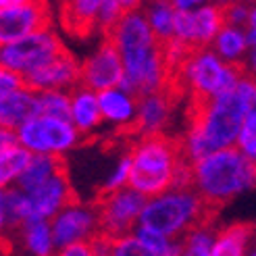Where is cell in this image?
Masks as SVG:
<instances>
[{
  "mask_svg": "<svg viewBox=\"0 0 256 256\" xmlns=\"http://www.w3.org/2000/svg\"><path fill=\"white\" fill-rule=\"evenodd\" d=\"M25 84H23V80L19 78V75H15V73H10V71L0 67V98L10 94V92H15V90H19Z\"/></svg>",
  "mask_w": 256,
  "mask_h": 256,
  "instance_id": "36",
  "label": "cell"
},
{
  "mask_svg": "<svg viewBox=\"0 0 256 256\" xmlns=\"http://www.w3.org/2000/svg\"><path fill=\"white\" fill-rule=\"evenodd\" d=\"M223 19H225V25H234V28L244 30L250 21L256 19L254 0H238V2L225 4L223 6Z\"/></svg>",
  "mask_w": 256,
  "mask_h": 256,
  "instance_id": "31",
  "label": "cell"
},
{
  "mask_svg": "<svg viewBox=\"0 0 256 256\" xmlns=\"http://www.w3.org/2000/svg\"><path fill=\"white\" fill-rule=\"evenodd\" d=\"M144 19L148 23L150 32L154 34L158 42H167L173 36V23H175V8L169 0H148L142 6Z\"/></svg>",
  "mask_w": 256,
  "mask_h": 256,
  "instance_id": "24",
  "label": "cell"
},
{
  "mask_svg": "<svg viewBox=\"0 0 256 256\" xmlns=\"http://www.w3.org/2000/svg\"><path fill=\"white\" fill-rule=\"evenodd\" d=\"M32 114H36V92L30 88L23 86L0 98V125L17 130Z\"/></svg>",
  "mask_w": 256,
  "mask_h": 256,
  "instance_id": "22",
  "label": "cell"
},
{
  "mask_svg": "<svg viewBox=\"0 0 256 256\" xmlns=\"http://www.w3.org/2000/svg\"><path fill=\"white\" fill-rule=\"evenodd\" d=\"M216 227L210 221H202L182 238V250L194 256H210Z\"/></svg>",
  "mask_w": 256,
  "mask_h": 256,
  "instance_id": "29",
  "label": "cell"
},
{
  "mask_svg": "<svg viewBox=\"0 0 256 256\" xmlns=\"http://www.w3.org/2000/svg\"><path fill=\"white\" fill-rule=\"evenodd\" d=\"M225 25L223 6L216 2L202 4L194 10H175L173 40L194 48H208L214 36Z\"/></svg>",
  "mask_w": 256,
  "mask_h": 256,
  "instance_id": "11",
  "label": "cell"
},
{
  "mask_svg": "<svg viewBox=\"0 0 256 256\" xmlns=\"http://www.w3.org/2000/svg\"><path fill=\"white\" fill-rule=\"evenodd\" d=\"M208 48L219 58H223L225 62L236 65V67H244V60H246L248 52L252 50L248 46L244 30L234 28V25H223V28L219 30V34L214 36V40H212V44Z\"/></svg>",
  "mask_w": 256,
  "mask_h": 256,
  "instance_id": "20",
  "label": "cell"
},
{
  "mask_svg": "<svg viewBox=\"0 0 256 256\" xmlns=\"http://www.w3.org/2000/svg\"><path fill=\"white\" fill-rule=\"evenodd\" d=\"M192 52V48L182 44L179 40H167L162 42V56H164V62H167V67L171 73H177V69L182 67V62L188 58V54Z\"/></svg>",
  "mask_w": 256,
  "mask_h": 256,
  "instance_id": "35",
  "label": "cell"
},
{
  "mask_svg": "<svg viewBox=\"0 0 256 256\" xmlns=\"http://www.w3.org/2000/svg\"><path fill=\"white\" fill-rule=\"evenodd\" d=\"M110 242H112V238L98 234L90 240V248H92L94 256H110Z\"/></svg>",
  "mask_w": 256,
  "mask_h": 256,
  "instance_id": "38",
  "label": "cell"
},
{
  "mask_svg": "<svg viewBox=\"0 0 256 256\" xmlns=\"http://www.w3.org/2000/svg\"><path fill=\"white\" fill-rule=\"evenodd\" d=\"M236 148L246 158L256 162V106L246 114L236 138Z\"/></svg>",
  "mask_w": 256,
  "mask_h": 256,
  "instance_id": "30",
  "label": "cell"
},
{
  "mask_svg": "<svg viewBox=\"0 0 256 256\" xmlns=\"http://www.w3.org/2000/svg\"><path fill=\"white\" fill-rule=\"evenodd\" d=\"M175 10H194L202 4H208L212 0H169Z\"/></svg>",
  "mask_w": 256,
  "mask_h": 256,
  "instance_id": "41",
  "label": "cell"
},
{
  "mask_svg": "<svg viewBox=\"0 0 256 256\" xmlns=\"http://www.w3.org/2000/svg\"><path fill=\"white\" fill-rule=\"evenodd\" d=\"M50 10L46 0H30L25 4L0 8V46L21 40L28 34L48 25Z\"/></svg>",
  "mask_w": 256,
  "mask_h": 256,
  "instance_id": "14",
  "label": "cell"
},
{
  "mask_svg": "<svg viewBox=\"0 0 256 256\" xmlns=\"http://www.w3.org/2000/svg\"><path fill=\"white\" fill-rule=\"evenodd\" d=\"M106 38L117 48L121 58L123 80L119 86L123 90L134 96L167 90L171 71L162 56V42L150 32L142 8L125 10Z\"/></svg>",
  "mask_w": 256,
  "mask_h": 256,
  "instance_id": "2",
  "label": "cell"
},
{
  "mask_svg": "<svg viewBox=\"0 0 256 256\" xmlns=\"http://www.w3.org/2000/svg\"><path fill=\"white\" fill-rule=\"evenodd\" d=\"M60 50L62 42L58 34L50 25H44L21 40L0 46V67L23 80L42 65H46L50 58H54Z\"/></svg>",
  "mask_w": 256,
  "mask_h": 256,
  "instance_id": "8",
  "label": "cell"
},
{
  "mask_svg": "<svg viewBox=\"0 0 256 256\" xmlns=\"http://www.w3.org/2000/svg\"><path fill=\"white\" fill-rule=\"evenodd\" d=\"M144 200L146 198L142 194H138L136 190H132L130 186L108 192V194H100L96 202L100 234H104L108 238L132 234L140 221Z\"/></svg>",
  "mask_w": 256,
  "mask_h": 256,
  "instance_id": "9",
  "label": "cell"
},
{
  "mask_svg": "<svg viewBox=\"0 0 256 256\" xmlns=\"http://www.w3.org/2000/svg\"><path fill=\"white\" fill-rule=\"evenodd\" d=\"M134 236L142 242V244L154 254V256H179L182 254V240L167 238L154 229L144 227V225H136Z\"/></svg>",
  "mask_w": 256,
  "mask_h": 256,
  "instance_id": "27",
  "label": "cell"
},
{
  "mask_svg": "<svg viewBox=\"0 0 256 256\" xmlns=\"http://www.w3.org/2000/svg\"><path fill=\"white\" fill-rule=\"evenodd\" d=\"M69 121L82 136L94 134L104 125L100 117L98 96L94 90L75 86L69 92Z\"/></svg>",
  "mask_w": 256,
  "mask_h": 256,
  "instance_id": "18",
  "label": "cell"
},
{
  "mask_svg": "<svg viewBox=\"0 0 256 256\" xmlns=\"http://www.w3.org/2000/svg\"><path fill=\"white\" fill-rule=\"evenodd\" d=\"M130 186L144 198L156 196L173 186H190V162L179 144L167 136H144L127 152Z\"/></svg>",
  "mask_w": 256,
  "mask_h": 256,
  "instance_id": "4",
  "label": "cell"
},
{
  "mask_svg": "<svg viewBox=\"0 0 256 256\" xmlns=\"http://www.w3.org/2000/svg\"><path fill=\"white\" fill-rule=\"evenodd\" d=\"M110 256H154V254H152L132 232V234H125L119 238H112Z\"/></svg>",
  "mask_w": 256,
  "mask_h": 256,
  "instance_id": "34",
  "label": "cell"
},
{
  "mask_svg": "<svg viewBox=\"0 0 256 256\" xmlns=\"http://www.w3.org/2000/svg\"><path fill=\"white\" fill-rule=\"evenodd\" d=\"M244 73L242 67L229 65L210 48H194L177 69L184 88L194 96V102H204L229 90Z\"/></svg>",
  "mask_w": 256,
  "mask_h": 256,
  "instance_id": "6",
  "label": "cell"
},
{
  "mask_svg": "<svg viewBox=\"0 0 256 256\" xmlns=\"http://www.w3.org/2000/svg\"><path fill=\"white\" fill-rule=\"evenodd\" d=\"M54 256H94L92 248H90V242H80V244H69L56 248Z\"/></svg>",
  "mask_w": 256,
  "mask_h": 256,
  "instance_id": "37",
  "label": "cell"
},
{
  "mask_svg": "<svg viewBox=\"0 0 256 256\" xmlns=\"http://www.w3.org/2000/svg\"><path fill=\"white\" fill-rule=\"evenodd\" d=\"M148 0H119V4L125 8V10H136V8H142Z\"/></svg>",
  "mask_w": 256,
  "mask_h": 256,
  "instance_id": "42",
  "label": "cell"
},
{
  "mask_svg": "<svg viewBox=\"0 0 256 256\" xmlns=\"http://www.w3.org/2000/svg\"><path fill=\"white\" fill-rule=\"evenodd\" d=\"M48 223L56 248L90 242L94 236L100 234L96 202H86L78 198L65 204Z\"/></svg>",
  "mask_w": 256,
  "mask_h": 256,
  "instance_id": "10",
  "label": "cell"
},
{
  "mask_svg": "<svg viewBox=\"0 0 256 256\" xmlns=\"http://www.w3.org/2000/svg\"><path fill=\"white\" fill-rule=\"evenodd\" d=\"M212 2H216V4L225 6V4H229V2H238V0H212Z\"/></svg>",
  "mask_w": 256,
  "mask_h": 256,
  "instance_id": "44",
  "label": "cell"
},
{
  "mask_svg": "<svg viewBox=\"0 0 256 256\" xmlns=\"http://www.w3.org/2000/svg\"><path fill=\"white\" fill-rule=\"evenodd\" d=\"M65 167L67 164L62 158L46 156V154H30L23 171L19 173L17 182H15V188H19L21 192H30L40 184H44L46 179H50L52 175H56L58 171H62Z\"/></svg>",
  "mask_w": 256,
  "mask_h": 256,
  "instance_id": "23",
  "label": "cell"
},
{
  "mask_svg": "<svg viewBox=\"0 0 256 256\" xmlns=\"http://www.w3.org/2000/svg\"><path fill=\"white\" fill-rule=\"evenodd\" d=\"M256 106V82L252 73H242L223 94L196 102L179 150L188 162L200 160L214 150L236 146L244 117Z\"/></svg>",
  "mask_w": 256,
  "mask_h": 256,
  "instance_id": "1",
  "label": "cell"
},
{
  "mask_svg": "<svg viewBox=\"0 0 256 256\" xmlns=\"http://www.w3.org/2000/svg\"><path fill=\"white\" fill-rule=\"evenodd\" d=\"M12 146H17V134L6 125H0V152H4Z\"/></svg>",
  "mask_w": 256,
  "mask_h": 256,
  "instance_id": "40",
  "label": "cell"
},
{
  "mask_svg": "<svg viewBox=\"0 0 256 256\" xmlns=\"http://www.w3.org/2000/svg\"><path fill=\"white\" fill-rule=\"evenodd\" d=\"M6 190H0V240H4L10 232L12 225L8 221V210H6Z\"/></svg>",
  "mask_w": 256,
  "mask_h": 256,
  "instance_id": "39",
  "label": "cell"
},
{
  "mask_svg": "<svg viewBox=\"0 0 256 256\" xmlns=\"http://www.w3.org/2000/svg\"><path fill=\"white\" fill-rule=\"evenodd\" d=\"M125 8L119 4V0H102L100 2V8L96 12V21H94V28L100 30L102 34H108L114 25H117V21L123 17Z\"/></svg>",
  "mask_w": 256,
  "mask_h": 256,
  "instance_id": "33",
  "label": "cell"
},
{
  "mask_svg": "<svg viewBox=\"0 0 256 256\" xmlns=\"http://www.w3.org/2000/svg\"><path fill=\"white\" fill-rule=\"evenodd\" d=\"M179 256H194V254H188V252H184V250H182V254H179Z\"/></svg>",
  "mask_w": 256,
  "mask_h": 256,
  "instance_id": "45",
  "label": "cell"
},
{
  "mask_svg": "<svg viewBox=\"0 0 256 256\" xmlns=\"http://www.w3.org/2000/svg\"><path fill=\"white\" fill-rule=\"evenodd\" d=\"M96 96H98V108H100L102 123L117 127V130H132V125L136 121L138 96L123 90L121 86L96 92Z\"/></svg>",
  "mask_w": 256,
  "mask_h": 256,
  "instance_id": "17",
  "label": "cell"
},
{
  "mask_svg": "<svg viewBox=\"0 0 256 256\" xmlns=\"http://www.w3.org/2000/svg\"><path fill=\"white\" fill-rule=\"evenodd\" d=\"M30 0H0V8H10V6H19V4H25Z\"/></svg>",
  "mask_w": 256,
  "mask_h": 256,
  "instance_id": "43",
  "label": "cell"
},
{
  "mask_svg": "<svg viewBox=\"0 0 256 256\" xmlns=\"http://www.w3.org/2000/svg\"><path fill=\"white\" fill-rule=\"evenodd\" d=\"M21 248L30 256H54L56 246L50 232V223L44 219H32L21 223L17 229Z\"/></svg>",
  "mask_w": 256,
  "mask_h": 256,
  "instance_id": "21",
  "label": "cell"
},
{
  "mask_svg": "<svg viewBox=\"0 0 256 256\" xmlns=\"http://www.w3.org/2000/svg\"><path fill=\"white\" fill-rule=\"evenodd\" d=\"M102 0H62L65 4V25L67 30L90 32L94 28L96 12Z\"/></svg>",
  "mask_w": 256,
  "mask_h": 256,
  "instance_id": "25",
  "label": "cell"
},
{
  "mask_svg": "<svg viewBox=\"0 0 256 256\" xmlns=\"http://www.w3.org/2000/svg\"><path fill=\"white\" fill-rule=\"evenodd\" d=\"M248 256H256V252H254V250H250V252H248Z\"/></svg>",
  "mask_w": 256,
  "mask_h": 256,
  "instance_id": "46",
  "label": "cell"
},
{
  "mask_svg": "<svg viewBox=\"0 0 256 256\" xmlns=\"http://www.w3.org/2000/svg\"><path fill=\"white\" fill-rule=\"evenodd\" d=\"M210 208L192 186H173L156 196L144 200L138 225L150 227L154 232L182 240L192 227L208 221Z\"/></svg>",
  "mask_w": 256,
  "mask_h": 256,
  "instance_id": "5",
  "label": "cell"
},
{
  "mask_svg": "<svg viewBox=\"0 0 256 256\" xmlns=\"http://www.w3.org/2000/svg\"><path fill=\"white\" fill-rule=\"evenodd\" d=\"M75 198V190L69 179L67 167L46 179L38 188L25 192V202H28V221L44 219L50 221L52 216Z\"/></svg>",
  "mask_w": 256,
  "mask_h": 256,
  "instance_id": "13",
  "label": "cell"
},
{
  "mask_svg": "<svg viewBox=\"0 0 256 256\" xmlns=\"http://www.w3.org/2000/svg\"><path fill=\"white\" fill-rule=\"evenodd\" d=\"M28 158H30V152L23 150L19 144L0 152V190H8L15 186Z\"/></svg>",
  "mask_w": 256,
  "mask_h": 256,
  "instance_id": "28",
  "label": "cell"
},
{
  "mask_svg": "<svg viewBox=\"0 0 256 256\" xmlns=\"http://www.w3.org/2000/svg\"><path fill=\"white\" fill-rule=\"evenodd\" d=\"M17 144L30 154H46L65 158L82 144V134L67 119L32 114L17 130Z\"/></svg>",
  "mask_w": 256,
  "mask_h": 256,
  "instance_id": "7",
  "label": "cell"
},
{
  "mask_svg": "<svg viewBox=\"0 0 256 256\" xmlns=\"http://www.w3.org/2000/svg\"><path fill=\"white\" fill-rule=\"evenodd\" d=\"M173 117V102L167 90L138 96L136 104V121L132 130L140 136H164Z\"/></svg>",
  "mask_w": 256,
  "mask_h": 256,
  "instance_id": "16",
  "label": "cell"
},
{
  "mask_svg": "<svg viewBox=\"0 0 256 256\" xmlns=\"http://www.w3.org/2000/svg\"><path fill=\"white\" fill-rule=\"evenodd\" d=\"M69 92L71 90H44V92H36V114L69 121Z\"/></svg>",
  "mask_w": 256,
  "mask_h": 256,
  "instance_id": "26",
  "label": "cell"
},
{
  "mask_svg": "<svg viewBox=\"0 0 256 256\" xmlns=\"http://www.w3.org/2000/svg\"><path fill=\"white\" fill-rule=\"evenodd\" d=\"M127 182H130V158H127V154H123L121 158L114 160V164L106 173V177L102 179L100 194H108V192L127 188Z\"/></svg>",
  "mask_w": 256,
  "mask_h": 256,
  "instance_id": "32",
  "label": "cell"
},
{
  "mask_svg": "<svg viewBox=\"0 0 256 256\" xmlns=\"http://www.w3.org/2000/svg\"><path fill=\"white\" fill-rule=\"evenodd\" d=\"M250 250H254L252 223H232L214 232L210 256H248Z\"/></svg>",
  "mask_w": 256,
  "mask_h": 256,
  "instance_id": "19",
  "label": "cell"
},
{
  "mask_svg": "<svg viewBox=\"0 0 256 256\" xmlns=\"http://www.w3.org/2000/svg\"><path fill=\"white\" fill-rule=\"evenodd\" d=\"M123 80V65L117 48L104 36L92 54H88L84 60H80V86L102 92L119 86Z\"/></svg>",
  "mask_w": 256,
  "mask_h": 256,
  "instance_id": "12",
  "label": "cell"
},
{
  "mask_svg": "<svg viewBox=\"0 0 256 256\" xmlns=\"http://www.w3.org/2000/svg\"><path fill=\"white\" fill-rule=\"evenodd\" d=\"M23 84H25V88H30L32 92L73 90L75 86H80V60L62 48L46 65L30 73L28 78H23Z\"/></svg>",
  "mask_w": 256,
  "mask_h": 256,
  "instance_id": "15",
  "label": "cell"
},
{
  "mask_svg": "<svg viewBox=\"0 0 256 256\" xmlns=\"http://www.w3.org/2000/svg\"><path fill=\"white\" fill-rule=\"evenodd\" d=\"M190 186L212 210L250 194L256 186V162L236 146L214 150L190 162Z\"/></svg>",
  "mask_w": 256,
  "mask_h": 256,
  "instance_id": "3",
  "label": "cell"
}]
</instances>
